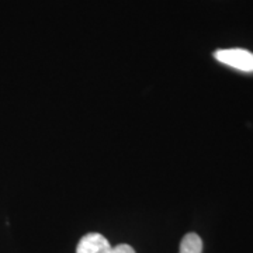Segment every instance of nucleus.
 I'll use <instances>...</instances> for the list:
<instances>
[{
  "mask_svg": "<svg viewBox=\"0 0 253 253\" xmlns=\"http://www.w3.org/2000/svg\"><path fill=\"white\" fill-rule=\"evenodd\" d=\"M215 59L231 68L244 72H253V54L245 49H221L215 52Z\"/></svg>",
  "mask_w": 253,
  "mask_h": 253,
  "instance_id": "1",
  "label": "nucleus"
},
{
  "mask_svg": "<svg viewBox=\"0 0 253 253\" xmlns=\"http://www.w3.org/2000/svg\"><path fill=\"white\" fill-rule=\"evenodd\" d=\"M111 245L100 234H87L82 238L76 248V253H110Z\"/></svg>",
  "mask_w": 253,
  "mask_h": 253,
  "instance_id": "2",
  "label": "nucleus"
},
{
  "mask_svg": "<svg viewBox=\"0 0 253 253\" xmlns=\"http://www.w3.org/2000/svg\"><path fill=\"white\" fill-rule=\"evenodd\" d=\"M203 241L197 234H187L180 242V253H201Z\"/></svg>",
  "mask_w": 253,
  "mask_h": 253,
  "instance_id": "3",
  "label": "nucleus"
},
{
  "mask_svg": "<svg viewBox=\"0 0 253 253\" xmlns=\"http://www.w3.org/2000/svg\"><path fill=\"white\" fill-rule=\"evenodd\" d=\"M110 253H135V251L129 245H117L116 248H111Z\"/></svg>",
  "mask_w": 253,
  "mask_h": 253,
  "instance_id": "4",
  "label": "nucleus"
}]
</instances>
